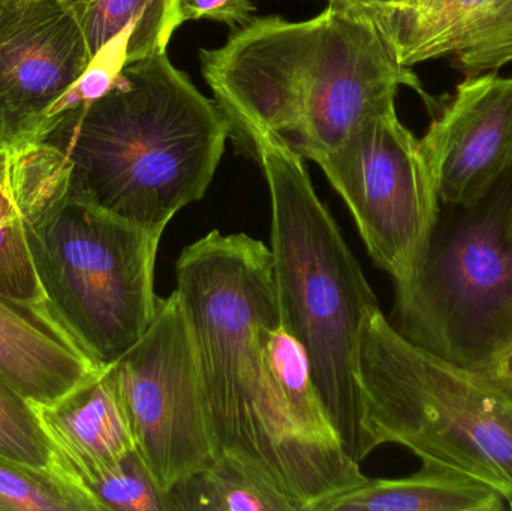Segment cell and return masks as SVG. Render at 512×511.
Listing matches in <instances>:
<instances>
[{"label":"cell","instance_id":"14","mask_svg":"<svg viewBox=\"0 0 512 511\" xmlns=\"http://www.w3.org/2000/svg\"><path fill=\"white\" fill-rule=\"evenodd\" d=\"M33 405L53 449L54 471L77 488L135 449L113 365L53 404Z\"/></svg>","mask_w":512,"mask_h":511},{"label":"cell","instance_id":"11","mask_svg":"<svg viewBox=\"0 0 512 511\" xmlns=\"http://www.w3.org/2000/svg\"><path fill=\"white\" fill-rule=\"evenodd\" d=\"M420 140L441 204L483 203L512 168V77L462 81Z\"/></svg>","mask_w":512,"mask_h":511},{"label":"cell","instance_id":"26","mask_svg":"<svg viewBox=\"0 0 512 511\" xmlns=\"http://www.w3.org/2000/svg\"><path fill=\"white\" fill-rule=\"evenodd\" d=\"M20 2V0H0V6L6 5V3Z\"/></svg>","mask_w":512,"mask_h":511},{"label":"cell","instance_id":"25","mask_svg":"<svg viewBox=\"0 0 512 511\" xmlns=\"http://www.w3.org/2000/svg\"><path fill=\"white\" fill-rule=\"evenodd\" d=\"M505 233H507L508 242L512 246V197L508 204L507 215H505Z\"/></svg>","mask_w":512,"mask_h":511},{"label":"cell","instance_id":"7","mask_svg":"<svg viewBox=\"0 0 512 511\" xmlns=\"http://www.w3.org/2000/svg\"><path fill=\"white\" fill-rule=\"evenodd\" d=\"M512 194L439 216L415 278L396 288L390 324L415 347L460 368L492 372L512 345Z\"/></svg>","mask_w":512,"mask_h":511},{"label":"cell","instance_id":"8","mask_svg":"<svg viewBox=\"0 0 512 511\" xmlns=\"http://www.w3.org/2000/svg\"><path fill=\"white\" fill-rule=\"evenodd\" d=\"M318 165L351 210L373 263L406 287L426 257L441 200L421 140L400 122L396 102L367 114Z\"/></svg>","mask_w":512,"mask_h":511},{"label":"cell","instance_id":"15","mask_svg":"<svg viewBox=\"0 0 512 511\" xmlns=\"http://www.w3.org/2000/svg\"><path fill=\"white\" fill-rule=\"evenodd\" d=\"M96 363L45 305L0 296V374L29 401H59L101 374Z\"/></svg>","mask_w":512,"mask_h":511},{"label":"cell","instance_id":"1","mask_svg":"<svg viewBox=\"0 0 512 511\" xmlns=\"http://www.w3.org/2000/svg\"><path fill=\"white\" fill-rule=\"evenodd\" d=\"M200 62L246 153L268 134L316 164L400 87L426 96L372 20L328 6L306 21L254 17Z\"/></svg>","mask_w":512,"mask_h":511},{"label":"cell","instance_id":"4","mask_svg":"<svg viewBox=\"0 0 512 511\" xmlns=\"http://www.w3.org/2000/svg\"><path fill=\"white\" fill-rule=\"evenodd\" d=\"M258 159L271 197V254L283 330L303 348L313 384L349 458L370 453L358 380L361 336L379 303L360 263L324 206L304 159L259 135Z\"/></svg>","mask_w":512,"mask_h":511},{"label":"cell","instance_id":"24","mask_svg":"<svg viewBox=\"0 0 512 511\" xmlns=\"http://www.w3.org/2000/svg\"><path fill=\"white\" fill-rule=\"evenodd\" d=\"M492 372L498 375L499 378H502V380L512 384V345L508 348L507 353L496 363L495 369Z\"/></svg>","mask_w":512,"mask_h":511},{"label":"cell","instance_id":"17","mask_svg":"<svg viewBox=\"0 0 512 511\" xmlns=\"http://www.w3.org/2000/svg\"><path fill=\"white\" fill-rule=\"evenodd\" d=\"M69 6L83 30L92 62L125 33H129L125 63L167 53L168 42L179 29L176 0H83Z\"/></svg>","mask_w":512,"mask_h":511},{"label":"cell","instance_id":"21","mask_svg":"<svg viewBox=\"0 0 512 511\" xmlns=\"http://www.w3.org/2000/svg\"><path fill=\"white\" fill-rule=\"evenodd\" d=\"M99 511H165V492L137 450L119 464L80 483Z\"/></svg>","mask_w":512,"mask_h":511},{"label":"cell","instance_id":"3","mask_svg":"<svg viewBox=\"0 0 512 511\" xmlns=\"http://www.w3.org/2000/svg\"><path fill=\"white\" fill-rule=\"evenodd\" d=\"M218 456H230L295 511L327 498L289 437L267 366L265 333L280 326L271 249L248 234L210 231L176 263Z\"/></svg>","mask_w":512,"mask_h":511},{"label":"cell","instance_id":"23","mask_svg":"<svg viewBox=\"0 0 512 511\" xmlns=\"http://www.w3.org/2000/svg\"><path fill=\"white\" fill-rule=\"evenodd\" d=\"M406 2L409 0H328V8L375 21L384 12Z\"/></svg>","mask_w":512,"mask_h":511},{"label":"cell","instance_id":"19","mask_svg":"<svg viewBox=\"0 0 512 511\" xmlns=\"http://www.w3.org/2000/svg\"><path fill=\"white\" fill-rule=\"evenodd\" d=\"M0 511H99L92 498L51 471L0 455Z\"/></svg>","mask_w":512,"mask_h":511},{"label":"cell","instance_id":"20","mask_svg":"<svg viewBox=\"0 0 512 511\" xmlns=\"http://www.w3.org/2000/svg\"><path fill=\"white\" fill-rule=\"evenodd\" d=\"M0 455L27 467L56 473L53 449L35 405L3 374H0Z\"/></svg>","mask_w":512,"mask_h":511},{"label":"cell","instance_id":"18","mask_svg":"<svg viewBox=\"0 0 512 511\" xmlns=\"http://www.w3.org/2000/svg\"><path fill=\"white\" fill-rule=\"evenodd\" d=\"M165 511H295L279 492L230 456L177 482L165 492Z\"/></svg>","mask_w":512,"mask_h":511},{"label":"cell","instance_id":"22","mask_svg":"<svg viewBox=\"0 0 512 511\" xmlns=\"http://www.w3.org/2000/svg\"><path fill=\"white\" fill-rule=\"evenodd\" d=\"M252 0H176V17L179 27L186 21L213 20L239 29L254 18Z\"/></svg>","mask_w":512,"mask_h":511},{"label":"cell","instance_id":"5","mask_svg":"<svg viewBox=\"0 0 512 511\" xmlns=\"http://www.w3.org/2000/svg\"><path fill=\"white\" fill-rule=\"evenodd\" d=\"M358 380L372 450L399 444L480 480L512 510V384L415 347L381 309L364 326Z\"/></svg>","mask_w":512,"mask_h":511},{"label":"cell","instance_id":"6","mask_svg":"<svg viewBox=\"0 0 512 511\" xmlns=\"http://www.w3.org/2000/svg\"><path fill=\"white\" fill-rule=\"evenodd\" d=\"M161 239L69 194L30 231L48 309L101 366L125 356L155 321Z\"/></svg>","mask_w":512,"mask_h":511},{"label":"cell","instance_id":"10","mask_svg":"<svg viewBox=\"0 0 512 511\" xmlns=\"http://www.w3.org/2000/svg\"><path fill=\"white\" fill-rule=\"evenodd\" d=\"M90 65L86 38L68 3L0 6V150L36 143Z\"/></svg>","mask_w":512,"mask_h":511},{"label":"cell","instance_id":"12","mask_svg":"<svg viewBox=\"0 0 512 511\" xmlns=\"http://www.w3.org/2000/svg\"><path fill=\"white\" fill-rule=\"evenodd\" d=\"M373 23L408 68L445 56L478 72L512 62V0H409Z\"/></svg>","mask_w":512,"mask_h":511},{"label":"cell","instance_id":"2","mask_svg":"<svg viewBox=\"0 0 512 511\" xmlns=\"http://www.w3.org/2000/svg\"><path fill=\"white\" fill-rule=\"evenodd\" d=\"M230 135L218 102L156 53L125 63L98 98L60 111L38 141L65 156L71 197L162 234L204 197Z\"/></svg>","mask_w":512,"mask_h":511},{"label":"cell","instance_id":"13","mask_svg":"<svg viewBox=\"0 0 512 511\" xmlns=\"http://www.w3.org/2000/svg\"><path fill=\"white\" fill-rule=\"evenodd\" d=\"M68 189V164L56 147L36 141L20 150H0V296L47 303L29 236Z\"/></svg>","mask_w":512,"mask_h":511},{"label":"cell","instance_id":"9","mask_svg":"<svg viewBox=\"0 0 512 511\" xmlns=\"http://www.w3.org/2000/svg\"><path fill=\"white\" fill-rule=\"evenodd\" d=\"M135 450L167 492L218 459L200 363L176 291L146 335L113 363Z\"/></svg>","mask_w":512,"mask_h":511},{"label":"cell","instance_id":"27","mask_svg":"<svg viewBox=\"0 0 512 511\" xmlns=\"http://www.w3.org/2000/svg\"><path fill=\"white\" fill-rule=\"evenodd\" d=\"M63 2L68 3V5H75V3L83 2V0H63Z\"/></svg>","mask_w":512,"mask_h":511},{"label":"cell","instance_id":"16","mask_svg":"<svg viewBox=\"0 0 512 511\" xmlns=\"http://www.w3.org/2000/svg\"><path fill=\"white\" fill-rule=\"evenodd\" d=\"M498 491L460 471L423 461L418 473L403 479L364 482L327 498L310 511H499Z\"/></svg>","mask_w":512,"mask_h":511}]
</instances>
